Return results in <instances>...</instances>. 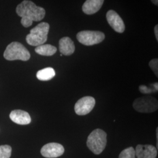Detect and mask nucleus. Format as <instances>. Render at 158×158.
<instances>
[{
    "label": "nucleus",
    "instance_id": "nucleus-19",
    "mask_svg": "<svg viewBox=\"0 0 158 158\" xmlns=\"http://www.w3.org/2000/svg\"><path fill=\"white\" fill-rule=\"evenodd\" d=\"M149 66L153 70L155 74L158 76V59H153L149 62Z\"/></svg>",
    "mask_w": 158,
    "mask_h": 158
},
{
    "label": "nucleus",
    "instance_id": "nucleus-7",
    "mask_svg": "<svg viewBox=\"0 0 158 158\" xmlns=\"http://www.w3.org/2000/svg\"><path fill=\"white\" fill-rule=\"evenodd\" d=\"M96 100L94 97L85 96L79 100L74 106V111L78 115H85L90 113L94 107Z\"/></svg>",
    "mask_w": 158,
    "mask_h": 158
},
{
    "label": "nucleus",
    "instance_id": "nucleus-2",
    "mask_svg": "<svg viewBox=\"0 0 158 158\" xmlns=\"http://www.w3.org/2000/svg\"><path fill=\"white\" fill-rule=\"evenodd\" d=\"M107 133L101 129L93 131L87 140V146L95 155H100L107 144Z\"/></svg>",
    "mask_w": 158,
    "mask_h": 158
},
{
    "label": "nucleus",
    "instance_id": "nucleus-9",
    "mask_svg": "<svg viewBox=\"0 0 158 158\" xmlns=\"http://www.w3.org/2000/svg\"><path fill=\"white\" fill-rule=\"evenodd\" d=\"M107 20L111 27L118 33H123L124 32V23L118 14L114 10H110L106 15Z\"/></svg>",
    "mask_w": 158,
    "mask_h": 158
},
{
    "label": "nucleus",
    "instance_id": "nucleus-10",
    "mask_svg": "<svg viewBox=\"0 0 158 158\" xmlns=\"http://www.w3.org/2000/svg\"><path fill=\"white\" fill-rule=\"evenodd\" d=\"M135 151L137 158H156L158 154L157 148L151 145H138Z\"/></svg>",
    "mask_w": 158,
    "mask_h": 158
},
{
    "label": "nucleus",
    "instance_id": "nucleus-1",
    "mask_svg": "<svg viewBox=\"0 0 158 158\" xmlns=\"http://www.w3.org/2000/svg\"><path fill=\"white\" fill-rule=\"evenodd\" d=\"M16 12L18 15L21 17V23L25 28L31 27L34 21L37 22L42 20L46 14L44 8L28 0L23 1L18 5Z\"/></svg>",
    "mask_w": 158,
    "mask_h": 158
},
{
    "label": "nucleus",
    "instance_id": "nucleus-21",
    "mask_svg": "<svg viewBox=\"0 0 158 158\" xmlns=\"http://www.w3.org/2000/svg\"><path fill=\"white\" fill-rule=\"evenodd\" d=\"M152 2L155 5H156V6H158V0H152Z\"/></svg>",
    "mask_w": 158,
    "mask_h": 158
},
{
    "label": "nucleus",
    "instance_id": "nucleus-14",
    "mask_svg": "<svg viewBox=\"0 0 158 158\" xmlns=\"http://www.w3.org/2000/svg\"><path fill=\"white\" fill-rule=\"evenodd\" d=\"M35 51L36 53L42 56H50L53 55L57 51V48L54 46L50 44H46L37 46Z\"/></svg>",
    "mask_w": 158,
    "mask_h": 158
},
{
    "label": "nucleus",
    "instance_id": "nucleus-8",
    "mask_svg": "<svg viewBox=\"0 0 158 158\" xmlns=\"http://www.w3.org/2000/svg\"><path fill=\"white\" fill-rule=\"evenodd\" d=\"M64 152V148L58 143L52 142L45 145L41 148V155L47 158H56L62 156Z\"/></svg>",
    "mask_w": 158,
    "mask_h": 158
},
{
    "label": "nucleus",
    "instance_id": "nucleus-18",
    "mask_svg": "<svg viewBox=\"0 0 158 158\" xmlns=\"http://www.w3.org/2000/svg\"><path fill=\"white\" fill-rule=\"evenodd\" d=\"M11 147L8 145L0 146V158H10L11 155Z\"/></svg>",
    "mask_w": 158,
    "mask_h": 158
},
{
    "label": "nucleus",
    "instance_id": "nucleus-20",
    "mask_svg": "<svg viewBox=\"0 0 158 158\" xmlns=\"http://www.w3.org/2000/svg\"><path fill=\"white\" fill-rule=\"evenodd\" d=\"M154 32H155V38L158 41V25H156L155 28H154Z\"/></svg>",
    "mask_w": 158,
    "mask_h": 158
},
{
    "label": "nucleus",
    "instance_id": "nucleus-17",
    "mask_svg": "<svg viewBox=\"0 0 158 158\" xmlns=\"http://www.w3.org/2000/svg\"><path fill=\"white\" fill-rule=\"evenodd\" d=\"M135 151L133 147H128L124 149L119 155V158H135Z\"/></svg>",
    "mask_w": 158,
    "mask_h": 158
},
{
    "label": "nucleus",
    "instance_id": "nucleus-15",
    "mask_svg": "<svg viewBox=\"0 0 158 158\" xmlns=\"http://www.w3.org/2000/svg\"><path fill=\"white\" fill-rule=\"evenodd\" d=\"M55 74V71L53 68H44L37 72L36 77L40 81H48L53 79Z\"/></svg>",
    "mask_w": 158,
    "mask_h": 158
},
{
    "label": "nucleus",
    "instance_id": "nucleus-12",
    "mask_svg": "<svg viewBox=\"0 0 158 158\" xmlns=\"http://www.w3.org/2000/svg\"><path fill=\"white\" fill-rule=\"evenodd\" d=\"M104 2L103 0H87L83 5L82 10L85 14H94L101 9Z\"/></svg>",
    "mask_w": 158,
    "mask_h": 158
},
{
    "label": "nucleus",
    "instance_id": "nucleus-4",
    "mask_svg": "<svg viewBox=\"0 0 158 158\" xmlns=\"http://www.w3.org/2000/svg\"><path fill=\"white\" fill-rule=\"evenodd\" d=\"M4 57L7 60H21L27 61L31 57L30 53L22 44L13 42L6 48Z\"/></svg>",
    "mask_w": 158,
    "mask_h": 158
},
{
    "label": "nucleus",
    "instance_id": "nucleus-13",
    "mask_svg": "<svg viewBox=\"0 0 158 158\" xmlns=\"http://www.w3.org/2000/svg\"><path fill=\"white\" fill-rule=\"evenodd\" d=\"M75 51L73 41L69 37H63L59 40V51L62 55L70 56Z\"/></svg>",
    "mask_w": 158,
    "mask_h": 158
},
{
    "label": "nucleus",
    "instance_id": "nucleus-6",
    "mask_svg": "<svg viewBox=\"0 0 158 158\" xmlns=\"http://www.w3.org/2000/svg\"><path fill=\"white\" fill-rule=\"evenodd\" d=\"M76 38L80 43L85 46H92L101 43L105 39V35L100 31H83L79 32Z\"/></svg>",
    "mask_w": 158,
    "mask_h": 158
},
{
    "label": "nucleus",
    "instance_id": "nucleus-5",
    "mask_svg": "<svg viewBox=\"0 0 158 158\" xmlns=\"http://www.w3.org/2000/svg\"><path fill=\"white\" fill-rule=\"evenodd\" d=\"M133 107L139 113H153L158 110V100L151 96L139 97L133 102Z\"/></svg>",
    "mask_w": 158,
    "mask_h": 158
},
{
    "label": "nucleus",
    "instance_id": "nucleus-3",
    "mask_svg": "<svg viewBox=\"0 0 158 158\" xmlns=\"http://www.w3.org/2000/svg\"><path fill=\"white\" fill-rule=\"evenodd\" d=\"M49 27L48 23H40L30 31V33L26 37L27 42L33 46L43 45L48 40Z\"/></svg>",
    "mask_w": 158,
    "mask_h": 158
},
{
    "label": "nucleus",
    "instance_id": "nucleus-11",
    "mask_svg": "<svg viewBox=\"0 0 158 158\" xmlns=\"http://www.w3.org/2000/svg\"><path fill=\"white\" fill-rule=\"evenodd\" d=\"M10 118L17 124L28 125L31 122V118L29 113L21 110L12 111L10 114Z\"/></svg>",
    "mask_w": 158,
    "mask_h": 158
},
{
    "label": "nucleus",
    "instance_id": "nucleus-16",
    "mask_svg": "<svg viewBox=\"0 0 158 158\" xmlns=\"http://www.w3.org/2000/svg\"><path fill=\"white\" fill-rule=\"evenodd\" d=\"M139 89L141 93L145 94L158 92V83H155L153 84L150 85L149 87H148L144 85H141L139 86Z\"/></svg>",
    "mask_w": 158,
    "mask_h": 158
}]
</instances>
